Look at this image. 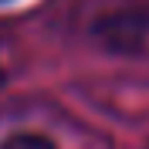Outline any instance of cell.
Listing matches in <instances>:
<instances>
[{"label":"cell","instance_id":"2","mask_svg":"<svg viewBox=\"0 0 149 149\" xmlns=\"http://www.w3.org/2000/svg\"><path fill=\"white\" fill-rule=\"evenodd\" d=\"M0 85H3V68H0Z\"/></svg>","mask_w":149,"mask_h":149},{"label":"cell","instance_id":"1","mask_svg":"<svg viewBox=\"0 0 149 149\" xmlns=\"http://www.w3.org/2000/svg\"><path fill=\"white\" fill-rule=\"evenodd\" d=\"M0 149H58V142L47 136V132L37 129H17L0 139Z\"/></svg>","mask_w":149,"mask_h":149},{"label":"cell","instance_id":"3","mask_svg":"<svg viewBox=\"0 0 149 149\" xmlns=\"http://www.w3.org/2000/svg\"><path fill=\"white\" fill-rule=\"evenodd\" d=\"M0 3H14V0H0Z\"/></svg>","mask_w":149,"mask_h":149}]
</instances>
